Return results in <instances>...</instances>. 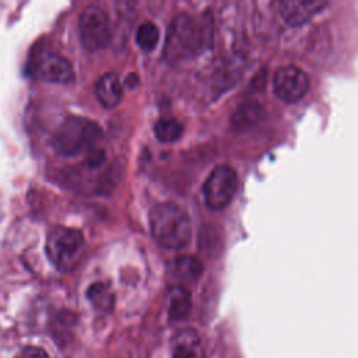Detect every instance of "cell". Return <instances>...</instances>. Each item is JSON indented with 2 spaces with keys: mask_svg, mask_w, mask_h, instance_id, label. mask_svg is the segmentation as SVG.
<instances>
[{
  "mask_svg": "<svg viewBox=\"0 0 358 358\" xmlns=\"http://www.w3.org/2000/svg\"><path fill=\"white\" fill-rule=\"evenodd\" d=\"M309 85L308 74L295 66H284L278 69L273 80L275 96L287 103H294L302 99L309 91Z\"/></svg>",
  "mask_w": 358,
  "mask_h": 358,
  "instance_id": "52a82bcc",
  "label": "cell"
},
{
  "mask_svg": "<svg viewBox=\"0 0 358 358\" xmlns=\"http://www.w3.org/2000/svg\"><path fill=\"white\" fill-rule=\"evenodd\" d=\"M150 228L154 239L166 249L185 248L192 235L186 210L175 203L157 204L150 211Z\"/></svg>",
  "mask_w": 358,
  "mask_h": 358,
  "instance_id": "7a4b0ae2",
  "label": "cell"
},
{
  "mask_svg": "<svg viewBox=\"0 0 358 358\" xmlns=\"http://www.w3.org/2000/svg\"><path fill=\"white\" fill-rule=\"evenodd\" d=\"M327 6L320 0H284L280 3V14L291 27H299L313 18Z\"/></svg>",
  "mask_w": 358,
  "mask_h": 358,
  "instance_id": "9c48e42d",
  "label": "cell"
},
{
  "mask_svg": "<svg viewBox=\"0 0 358 358\" xmlns=\"http://www.w3.org/2000/svg\"><path fill=\"white\" fill-rule=\"evenodd\" d=\"M238 187L236 172L228 165L215 166L203 185V194L208 208L222 210L234 199Z\"/></svg>",
  "mask_w": 358,
  "mask_h": 358,
  "instance_id": "8992f818",
  "label": "cell"
},
{
  "mask_svg": "<svg viewBox=\"0 0 358 358\" xmlns=\"http://www.w3.org/2000/svg\"><path fill=\"white\" fill-rule=\"evenodd\" d=\"M159 39V31L155 24L152 22H144L137 28L136 32V42L140 46V49L150 52L157 46V42Z\"/></svg>",
  "mask_w": 358,
  "mask_h": 358,
  "instance_id": "2e32d148",
  "label": "cell"
},
{
  "mask_svg": "<svg viewBox=\"0 0 358 358\" xmlns=\"http://www.w3.org/2000/svg\"><path fill=\"white\" fill-rule=\"evenodd\" d=\"M213 32L210 22L182 13L176 15L166 31L164 57L168 62H180L211 46Z\"/></svg>",
  "mask_w": 358,
  "mask_h": 358,
  "instance_id": "6da1fadb",
  "label": "cell"
},
{
  "mask_svg": "<svg viewBox=\"0 0 358 358\" xmlns=\"http://www.w3.org/2000/svg\"><path fill=\"white\" fill-rule=\"evenodd\" d=\"M84 246L85 242L81 231L57 225L49 231L45 250L50 263L59 271H70L78 264Z\"/></svg>",
  "mask_w": 358,
  "mask_h": 358,
  "instance_id": "277c9868",
  "label": "cell"
},
{
  "mask_svg": "<svg viewBox=\"0 0 358 358\" xmlns=\"http://www.w3.org/2000/svg\"><path fill=\"white\" fill-rule=\"evenodd\" d=\"M87 298L96 310L103 313H109L115 306V294L105 282H92L87 289Z\"/></svg>",
  "mask_w": 358,
  "mask_h": 358,
  "instance_id": "4fadbf2b",
  "label": "cell"
},
{
  "mask_svg": "<svg viewBox=\"0 0 358 358\" xmlns=\"http://www.w3.org/2000/svg\"><path fill=\"white\" fill-rule=\"evenodd\" d=\"M183 133V126L173 117L158 119L154 124V134L161 143H173Z\"/></svg>",
  "mask_w": 358,
  "mask_h": 358,
  "instance_id": "5bb4252c",
  "label": "cell"
},
{
  "mask_svg": "<svg viewBox=\"0 0 358 358\" xmlns=\"http://www.w3.org/2000/svg\"><path fill=\"white\" fill-rule=\"evenodd\" d=\"M15 358H49L48 352L41 348V347H35V345H28V347H24L18 355Z\"/></svg>",
  "mask_w": 358,
  "mask_h": 358,
  "instance_id": "ac0fdd59",
  "label": "cell"
},
{
  "mask_svg": "<svg viewBox=\"0 0 358 358\" xmlns=\"http://www.w3.org/2000/svg\"><path fill=\"white\" fill-rule=\"evenodd\" d=\"M101 138L102 130L94 120L81 116H69L55 131L52 143L57 154L76 157L96 150Z\"/></svg>",
  "mask_w": 358,
  "mask_h": 358,
  "instance_id": "3957f363",
  "label": "cell"
},
{
  "mask_svg": "<svg viewBox=\"0 0 358 358\" xmlns=\"http://www.w3.org/2000/svg\"><path fill=\"white\" fill-rule=\"evenodd\" d=\"M192 306V299H190V292L180 287L175 285L169 288L168 291V315L173 320L183 319L187 316L189 310Z\"/></svg>",
  "mask_w": 358,
  "mask_h": 358,
  "instance_id": "7c38bea8",
  "label": "cell"
},
{
  "mask_svg": "<svg viewBox=\"0 0 358 358\" xmlns=\"http://www.w3.org/2000/svg\"><path fill=\"white\" fill-rule=\"evenodd\" d=\"M31 69L34 76L49 83L69 84L74 80V70L70 62L56 53L42 55Z\"/></svg>",
  "mask_w": 358,
  "mask_h": 358,
  "instance_id": "ba28073f",
  "label": "cell"
},
{
  "mask_svg": "<svg viewBox=\"0 0 358 358\" xmlns=\"http://www.w3.org/2000/svg\"><path fill=\"white\" fill-rule=\"evenodd\" d=\"M78 32L85 49L95 52L106 48L112 36L106 11L95 4L85 7L78 17Z\"/></svg>",
  "mask_w": 358,
  "mask_h": 358,
  "instance_id": "5b68a950",
  "label": "cell"
},
{
  "mask_svg": "<svg viewBox=\"0 0 358 358\" xmlns=\"http://www.w3.org/2000/svg\"><path fill=\"white\" fill-rule=\"evenodd\" d=\"M95 94L105 108H115L119 105L123 96V87L119 77L115 73L102 74L96 81Z\"/></svg>",
  "mask_w": 358,
  "mask_h": 358,
  "instance_id": "30bf717a",
  "label": "cell"
},
{
  "mask_svg": "<svg viewBox=\"0 0 358 358\" xmlns=\"http://www.w3.org/2000/svg\"><path fill=\"white\" fill-rule=\"evenodd\" d=\"M200 351V337L192 329H183L172 341V358H199Z\"/></svg>",
  "mask_w": 358,
  "mask_h": 358,
  "instance_id": "8fae6325",
  "label": "cell"
},
{
  "mask_svg": "<svg viewBox=\"0 0 358 358\" xmlns=\"http://www.w3.org/2000/svg\"><path fill=\"white\" fill-rule=\"evenodd\" d=\"M138 83H140V80H138V76H137V74H134V73L127 74V77H126V84H127L129 88L134 90V88L138 85Z\"/></svg>",
  "mask_w": 358,
  "mask_h": 358,
  "instance_id": "d6986e66",
  "label": "cell"
},
{
  "mask_svg": "<svg viewBox=\"0 0 358 358\" xmlns=\"http://www.w3.org/2000/svg\"><path fill=\"white\" fill-rule=\"evenodd\" d=\"M262 113H263V109L260 108L259 103H255V102L243 103L234 112L232 124L235 127H246V126L255 124L260 119Z\"/></svg>",
  "mask_w": 358,
  "mask_h": 358,
  "instance_id": "9a60e30c",
  "label": "cell"
},
{
  "mask_svg": "<svg viewBox=\"0 0 358 358\" xmlns=\"http://www.w3.org/2000/svg\"><path fill=\"white\" fill-rule=\"evenodd\" d=\"M176 273L185 280H197L203 271L201 263L193 256H180L175 263Z\"/></svg>",
  "mask_w": 358,
  "mask_h": 358,
  "instance_id": "e0dca14e",
  "label": "cell"
}]
</instances>
